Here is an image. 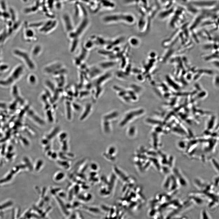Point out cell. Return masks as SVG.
Wrapping results in <instances>:
<instances>
[{
	"instance_id": "cell-1",
	"label": "cell",
	"mask_w": 219,
	"mask_h": 219,
	"mask_svg": "<svg viewBox=\"0 0 219 219\" xmlns=\"http://www.w3.org/2000/svg\"><path fill=\"white\" fill-rule=\"evenodd\" d=\"M23 71L22 66L19 65L16 66L7 78L0 81V85L4 87L12 85L22 76Z\"/></svg>"
},
{
	"instance_id": "cell-2",
	"label": "cell",
	"mask_w": 219,
	"mask_h": 219,
	"mask_svg": "<svg viewBox=\"0 0 219 219\" xmlns=\"http://www.w3.org/2000/svg\"><path fill=\"white\" fill-rule=\"evenodd\" d=\"M134 18L132 16L127 14H115L109 15L106 16L104 19V21L106 23H112L122 21L128 23H132L134 21Z\"/></svg>"
},
{
	"instance_id": "cell-3",
	"label": "cell",
	"mask_w": 219,
	"mask_h": 219,
	"mask_svg": "<svg viewBox=\"0 0 219 219\" xmlns=\"http://www.w3.org/2000/svg\"><path fill=\"white\" fill-rule=\"evenodd\" d=\"M13 52L16 56L20 58L23 61L29 68L31 69L33 68V63L27 52L20 49H15L13 50Z\"/></svg>"
},
{
	"instance_id": "cell-4",
	"label": "cell",
	"mask_w": 219,
	"mask_h": 219,
	"mask_svg": "<svg viewBox=\"0 0 219 219\" xmlns=\"http://www.w3.org/2000/svg\"><path fill=\"white\" fill-rule=\"evenodd\" d=\"M143 111V110L141 109L130 112L126 116L124 120L121 123L120 125L121 126L124 125L134 116L140 115L142 113Z\"/></svg>"
},
{
	"instance_id": "cell-5",
	"label": "cell",
	"mask_w": 219,
	"mask_h": 219,
	"mask_svg": "<svg viewBox=\"0 0 219 219\" xmlns=\"http://www.w3.org/2000/svg\"><path fill=\"white\" fill-rule=\"evenodd\" d=\"M209 217L210 216L208 214L205 210H203L201 211V218L209 219L210 218Z\"/></svg>"
},
{
	"instance_id": "cell-6",
	"label": "cell",
	"mask_w": 219,
	"mask_h": 219,
	"mask_svg": "<svg viewBox=\"0 0 219 219\" xmlns=\"http://www.w3.org/2000/svg\"><path fill=\"white\" fill-rule=\"evenodd\" d=\"M8 66L6 64H2L0 65V71L4 72L6 71L8 68Z\"/></svg>"
},
{
	"instance_id": "cell-7",
	"label": "cell",
	"mask_w": 219,
	"mask_h": 219,
	"mask_svg": "<svg viewBox=\"0 0 219 219\" xmlns=\"http://www.w3.org/2000/svg\"><path fill=\"white\" fill-rule=\"evenodd\" d=\"M118 114L116 112H114L113 113L110 114L109 115L106 116L105 118L106 119H111L116 116Z\"/></svg>"
},
{
	"instance_id": "cell-8",
	"label": "cell",
	"mask_w": 219,
	"mask_h": 219,
	"mask_svg": "<svg viewBox=\"0 0 219 219\" xmlns=\"http://www.w3.org/2000/svg\"><path fill=\"white\" fill-rule=\"evenodd\" d=\"M212 164L214 167L218 172V164L216 160L213 159L212 160Z\"/></svg>"
},
{
	"instance_id": "cell-9",
	"label": "cell",
	"mask_w": 219,
	"mask_h": 219,
	"mask_svg": "<svg viewBox=\"0 0 219 219\" xmlns=\"http://www.w3.org/2000/svg\"><path fill=\"white\" fill-rule=\"evenodd\" d=\"M34 77L33 75H30L28 76V80L30 83H33V82L35 81L34 80Z\"/></svg>"
},
{
	"instance_id": "cell-10",
	"label": "cell",
	"mask_w": 219,
	"mask_h": 219,
	"mask_svg": "<svg viewBox=\"0 0 219 219\" xmlns=\"http://www.w3.org/2000/svg\"><path fill=\"white\" fill-rule=\"evenodd\" d=\"M135 132V128L134 127H131L129 131V134L131 135H132L134 134Z\"/></svg>"
},
{
	"instance_id": "cell-11",
	"label": "cell",
	"mask_w": 219,
	"mask_h": 219,
	"mask_svg": "<svg viewBox=\"0 0 219 219\" xmlns=\"http://www.w3.org/2000/svg\"><path fill=\"white\" fill-rule=\"evenodd\" d=\"M105 129L106 131H108L109 130V125L108 122L105 123Z\"/></svg>"
},
{
	"instance_id": "cell-12",
	"label": "cell",
	"mask_w": 219,
	"mask_h": 219,
	"mask_svg": "<svg viewBox=\"0 0 219 219\" xmlns=\"http://www.w3.org/2000/svg\"><path fill=\"white\" fill-rule=\"evenodd\" d=\"M32 34L33 33L32 32L30 31H28L27 33H26V35H27L28 36H32Z\"/></svg>"
},
{
	"instance_id": "cell-13",
	"label": "cell",
	"mask_w": 219,
	"mask_h": 219,
	"mask_svg": "<svg viewBox=\"0 0 219 219\" xmlns=\"http://www.w3.org/2000/svg\"><path fill=\"white\" fill-rule=\"evenodd\" d=\"M114 148H110V150H109V153L110 154H112V153H113L114 151Z\"/></svg>"
},
{
	"instance_id": "cell-14",
	"label": "cell",
	"mask_w": 219,
	"mask_h": 219,
	"mask_svg": "<svg viewBox=\"0 0 219 219\" xmlns=\"http://www.w3.org/2000/svg\"></svg>"
}]
</instances>
